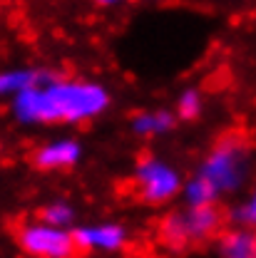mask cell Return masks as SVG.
Listing matches in <instances>:
<instances>
[{
  "label": "cell",
  "instance_id": "obj_9",
  "mask_svg": "<svg viewBox=\"0 0 256 258\" xmlns=\"http://www.w3.org/2000/svg\"><path fill=\"white\" fill-rule=\"evenodd\" d=\"M217 256L219 258H256V228L249 226H229L217 236Z\"/></svg>",
  "mask_w": 256,
  "mask_h": 258
},
{
  "label": "cell",
  "instance_id": "obj_6",
  "mask_svg": "<svg viewBox=\"0 0 256 258\" xmlns=\"http://www.w3.org/2000/svg\"><path fill=\"white\" fill-rule=\"evenodd\" d=\"M75 243L85 253H120L129 243V231L120 221H92L72 228Z\"/></svg>",
  "mask_w": 256,
  "mask_h": 258
},
{
  "label": "cell",
  "instance_id": "obj_13",
  "mask_svg": "<svg viewBox=\"0 0 256 258\" xmlns=\"http://www.w3.org/2000/svg\"><path fill=\"white\" fill-rule=\"evenodd\" d=\"M172 109H174L177 119H182V122H194V119H199L201 112H204V95H201V90H196V87H184V90L177 95Z\"/></svg>",
  "mask_w": 256,
  "mask_h": 258
},
{
  "label": "cell",
  "instance_id": "obj_5",
  "mask_svg": "<svg viewBox=\"0 0 256 258\" xmlns=\"http://www.w3.org/2000/svg\"><path fill=\"white\" fill-rule=\"evenodd\" d=\"M15 241L28 258H75L80 251L72 228L45 224L42 219L25 221L18 228Z\"/></svg>",
  "mask_w": 256,
  "mask_h": 258
},
{
  "label": "cell",
  "instance_id": "obj_12",
  "mask_svg": "<svg viewBox=\"0 0 256 258\" xmlns=\"http://www.w3.org/2000/svg\"><path fill=\"white\" fill-rule=\"evenodd\" d=\"M37 219H42L45 224L60 226V228H75L77 226V209L67 199H53L40 209Z\"/></svg>",
  "mask_w": 256,
  "mask_h": 258
},
{
  "label": "cell",
  "instance_id": "obj_8",
  "mask_svg": "<svg viewBox=\"0 0 256 258\" xmlns=\"http://www.w3.org/2000/svg\"><path fill=\"white\" fill-rule=\"evenodd\" d=\"M177 114L174 109H139L129 117V132L137 139H160L177 129Z\"/></svg>",
  "mask_w": 256,
  "mask_h": 258
},
{
  "label": "cell",
  "instance_id": "obj_11",
  "mask_svg": "<svg viewBox=\"0 0 256 258\" xmlns=\"http://www.w3.org/2000/svg\"><path fill=\"white\" fill-rule=\"evenodd\" d=\"M187 206H212V204H219V194L217 189L194 171L189 179H184V186H182V196H179Z\"/></svg>",
  "mask_w": 256,
  "mask_h": 258
},
{
  "label": "cell",
  "instance_id": "obj_14",
  "mask_svg": "<svg viewBox=\"0 0 256 258\" xmlns=\"http://www.w3.org/2000/svg\"><path fill=\"white\" fill-rule=\"evenodd\" d=\"M231 221H234V224H239V226L256 228V184L249 189L246 199L231 209Z\"/></svg>",
  "mask_w": 256,
  "mask_h": 258
},
{
  "label": "cell",
  "instance_id": "obj_15",
  "mask_svg": "<svg viewBox=\"0 0 256 258\" xmlns=\"http://www.w3.org/2000/svg\"><path fill=\"white\" fill-rule=\"evenodd\" d=\"M97 8H120V5H125L129 0H92Z\"/></svg>",
  "mask_w": 256,
  "mask_h": 258
},
{
  "label": "cell",
  "instance_id": "obj_2",
  "mask_svg": "<svg viewBox=\"0 0 256 258\" xmlns=\"http://www.w3.org/2000/svg\"><path fill=\"white\" fill-rule=\"evenodd\" d=\"M196 174L204 176L219 196L239 194L254 174V149L241 134H224L201 157Z\"/></svg>",
  "mask_w": 256,
  "mask_h": 258
},
{
  "label": "cell",
  "instance_id": "obj_7",
  "mask_svg": "<svg viewBox=\"0 0 256 258\" xmlns=\"http://www.w3.org/2000/svg\"><path fill=\"white\" fill-rule=\"evenodd\" d=\"M85 154V147L77 137H53L32 149L30 161L37 171H67L75 169Z\"/></svg>",
  "mask_w": 256,
  "mask_h": 258
},
{
  "label": "cell",
  "instance_id": "obj_1",
  "mask_svg": "<svg viewBox=\"0 0 256 258\" xmlns=\"http://www.w3.org/2000/svg\"><path fill=\"white\" fill-rule=\"evenodd\" d=\"M112 107V92L85 77L42 72L25 92L10 99V117L23 127H80Z\"/></svg>",
  "mask_w": 256,
  "mask_h": 258
},
{
  "label": "cell",
  "instance_id": "obj_4",
  "mask_svg": "<svg viewBox=\"0 0 256 258\" xmlns=\"http://www.w3.org/2000/svg\"><path fill=\"white\" fill-rule=\"evenodd\" d=\"M182 186H184V176L177 169V164H172L169 159L157 154H142L134 161L132 189L142 204L169 206L182 196Z\"/></svg>",
  "mask_w": 256,
  "mask_h": 258
},
{
  "label": "cell",
  "instance_id": "obj_16",
  "mask_svg": "<svg viewBox=\"0 0 256 258\" xmlns=\"http://www.w3.org/2000/svg\"><path fill=\"white\" fill-rule=\"evenodd\" d=\"M147 3H152V5H164V3H169V0H147Z\"/></svg>",
  "mask_w": 256,
  "mask_h": 258
},
{
  "label": "cell",
  "instance_id": "obj_3",
  "mask_svg": "<svg viewBox=\"0 0 256 258\" xmlns=\"http://www.w3.org/2000/svg\"><path fill=\"white\" fill-rule=\"evenodd\" d=\"M224 228V211L219 204L212 206H179L167 211L157 224L160 243L169 251H187L189 246L217 238Z\"/></svg>",
  "mask_w": 256,
  "mask_h": 258
},
{
  "label": "cell",
  "instance_id": "obj_10",
  "mask_svg": "<svg viewBox=\"0 0 256 258\" xmlns=\"http://www.w3.org/2000/svg\"><path fill=\"white\" fill-rule=\"evenodd\" d=\"M45 70H35V67H8L0 70V99H13L20 92H25L32 87Z\"/></svg>",
  "mask_w": 256,
  "mask_h": 258
}]
</instances>
